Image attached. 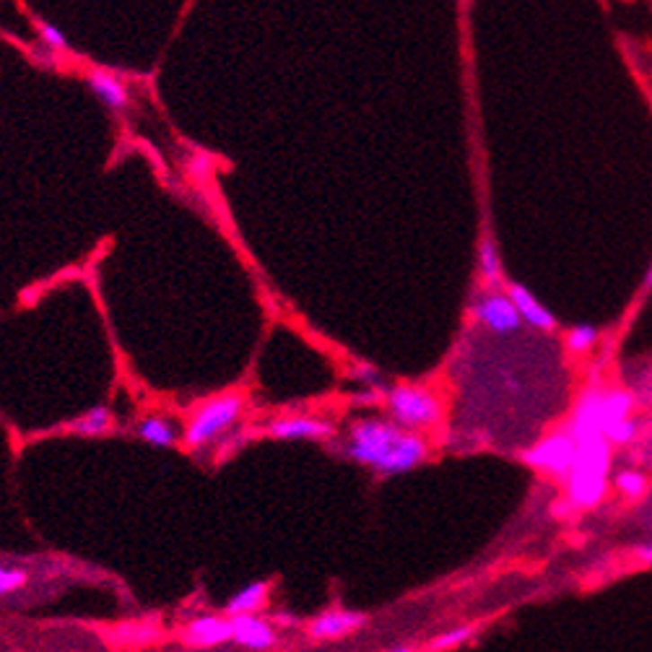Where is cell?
Masks as SVG:
<instances>
[{
  "instance_id": "7a4b0ae2",
  "label": "cell",
  "mask_w": 652,
  "mask_h": 652,
  "mask_svg": "<svg viewBox=\"0 0 652 652\" xmlns=\"http://www.w3.org/2000/svg\"><path fill=\"white\" fill-rule=\"evenodd\" d=\"M244 411H247V398L240 390H224L200 401L182 427V445L190 453H200L216 445L240 427Z\"/></svg>"
},
{
  "instance_id": "5bb4252c",
  "label": "cell",
  "mask_w": 652,
  "mask_h": 652,
  "mask_svg": "<svg viewBox=\"0 0 652 652\" xmlns=\"http://www.w3.org/2000/svg\"><path fill=\"white\" fill-rule=\"evenodd\" d=\"M118 429V416L110 406H94L89 411H84L81 416L71 419L66 424V432H71L75 436H84V439H92V436H107Z\"/></svg>"
},
{
  "instance_id": "cb8c5ba5",
  "label": "cell",
  "mask_w": 652,
  "mask_h": 652,
  "mask_svg": "<svg viewBox=\"0 0 652 652\" xmlns=\"http://www.w3.org/2000/svg\"><path fill=\"white\" fill-rule=\"evenodd\" d=\"M634 436H637V421H634V419H627V421L616 424V427L605 435V439H608V445L621 447V445H629Z\"/></svg>"
},
{
  "instance_id": "2e32d148",
  "label": "cell",
  "mask_w": 652,
  "mask_h": 652,
  "mask_svg": "<svg viewBox=\"0 0 652 652\" xmlns=\"http://www.w3.org/2000/svg\"><path fill=\"white\" fill-rule=\"evenodd\" d=\"M479 629H481L479 624H460V627L450 629V631H442L427 645V652L460 650V648H465L468 642H473L479 637Z\"/></svg>"
},
{
  "instance_id": "7402d4cb",
  "label": "cell",
  "mask_w": 652,
  "mask_h": 652,
  "mask_svg": "<svg viewBox=\"0 0 652 652\" xmlns=\"http://www.w3.org/2000/svg\"><path fill=\"white\" fill-rule=\"evenodd\" d=\"M115 637L125 645H148L156 637V627H151V624H122L115 631Z\"/></svg>"
},
{
  "instance_id": "277c9868",
  "label": "cell",
  "mask_w": 652,
  "mask_h": 652,
  "mask_svg": "<svg viewBox=\"0 0 652 652\" xmlns=\"http://www.w3.org/2000/svg\"><path fill=\"white\" fill-rule=\"evenodd\" d=\"M385 411L390 421L413 435H427L445 419V403L432 387L398 383L385 390Z\"/></svg>"
},
{
  "instance_id": "603a6c76",
  "label": "cell",
  "mask_w": 652,
  "mask_h": 652,
  "mask_svg": "<svg viewBox=\"0 0 652 652\" xmlns=\"http://www.w3.org/2000/svg\"><path fill=\"white\" fill-rule=\"evenodd\" d=\"M348 380L357 383L359 387H383V374H380L374 366H369V364H357V366L348 372ZM383 390H385V387H383Z\"/></svg>"
},
{
  "instance_id": "8992f818",
  "label": "cell",
  "mask_w": 652,
  "mask_h": 652,
  "mask_svg": "<svg viewBox=\"0 0 652 652\" xmlns=\"http://www.w3.org/2000/svg\"><path fill=\"white\" fill-rule=\"evenodd\" d=\"M263 435L278 442H328L336 436V424L314 413H284L266 421Z\"/></svg>"
},
{
  "instance_id": "30bf717a",
  "label": "cell",
  "mask_w": 652,
  "mask_h": 652,
  "mask_svg": "<svg viewBox=\"0 0 652 652\" xmlns=\"http://www.w3.org/2000/svg\"><path fill=\"white\" fill-rule=\"evenodd\" d=\"M84 81H86L94 99L99 104H104L110 112L125 115L130 110V86L118 73L107 71V68H89Z\"/></svg>"
},
{
  "instance_id": "484cf974",
  "label": "cell",
  "mask_w": 652,
  "mask_h": 652,
  "mask_svg": "<svg viewBox=\"0 0 652 652\" xmlns=\"http://www.w3.org/2000/svg\"><path fill=\"white\" fill-rule=\"evenodd\" d=\"M634 559H637L639 564H645V567H652V541L634 546Z\"/></svg>"
},
{
  "instance_id": "8fae6325",
  "label": "cell",
  "mask_w": 652,
  "mask_h": 652,
  "mask_svg": "<svg viewBox=\"0 0 652 652\" xmlns=\"http://www.w3.org/2000/svg\"><path fill=\"white\" fill-rule=\"evenodd\" d=\"M133 435L141 442L156 447V450H174L182 445V429L177 427V421L164 416V413H145L136 421Z\"/></svg>"
},
{
  "instance_id": "83f0119b",
  "label": "cell",
  "mask_w": 652,
  "mask_h": 652,
  "mask_svg": "<svg viewBox=\"0 0 652 652\" xmlns=\"http://www.w3.org/2000/svg\"><path fill=\"white\" fill-rule=\"evenodd\" d=\"M645 286H648V289H652V266L648 268V276H645Z\"/></svg>"
},
{
  "instance_id": "e0dca14e",
  "label": "cell",
  "mask_w": 652,
  "mask_h": 652,
  "mask_svg": "<svg viewBox=\"0 0 652 652\" xmlns=\"http://www.w3.org/2000/svg\"><path fill=\"white\" fill-rule=\"evenodd\" d=\"M479 270H481V278L497 289L502 281H505V270H502V255L497 250L494 240H483L479 244Z\"/></svg>"
},
{
  "instance_id": "9c48e42d",
  "label": "cell",
  "mask_w": 652,
  "mask_h": 652,
  "mask_svg": "<svg viewBox=\"0 0 652 652\" xmlns=\"http://www.w3.org/2000/svg\"><path fill=\"white\" fill-rule=\"evenodd\" d=\"M369 624V616L354 608H328L320 616H314L307 624V637L317 639V642H333V639H343L351 637L357 631H362Z\"/></svg>"
},
{
  "instance_id": "d4e9b609",
  "label": "cell",
  "mask_w": 652,
  "mask_h": 652,
  "mask_svg": "<svg viewBox=\"0 0 652 652\" xmlns=\"http://www.w3.org/2000/svg\"><path fill=\"white\" fill-rule=\"evenodd\" d=\"M354 406H383L385 403V390L383 387H362L359 392L351 395Z\"/></svg>"
},
{
  "instance_id": "44dd1931",
  "label": "cell",
  "mask_w": 652,
  "mask_h": 652,
  "mask_svg": "<svg viewBox=\"0 0 652 652\" xmlns=\"http://www.w3.org/2000/svg\"><path fill=\"white\" fill-rule=\"evenodd\" d=\"M26 580H29L26 569L13 567V564H3V561H0V598H3V595H13V593H19V590L26 585Z\"/></svg>"
},
{
  "instance_id": "3957f363",
  "label": "cell",
  "mask_w": 652,
  "mask_h": 652,
  "mask_svg": "<svg viewBox=\"0 0 652 652\" xmlns=\"http://www.w3.org/2000/svg\"><path fill=\"white\" fill-rule=\"evenodd\" d=\"M567 497L575 507H598L611 486V445L605 436L577 442V458L567 476Z\"/></svg>"
},
{
  "instance_id": "9a60e30c",
  "label": "cell",
  "mask_w": 652,
  "mask_h": 652,
  "mask_svg": "<svg viewBox=\"0 0 652 652\" xmlns=\"http://www.w3.org/2000/svg\"><path fill=\"white\" fill-rule=\"evenodd\" d=\"M268 598H270V585L268 582H250L240 587L226 605H224V613L226 616H258L260 611H266Z\"/></svg>"
},
{
  "instance_id": "ac0fdd59",
  "label": "cell",
  "mask_w": 652,
  "mask_h": 652,
  "mask_svg": "<svg viewBox=\"0 0 652 652\" xmlns=\"http://www.w3.org/2000/svg\"><path fill=\"white\" fill-rule=\"evenodd\" d=\"M613 489H616L621 497H627V499H639V497L648 494L650 481H648V476H645L642 471L627 468V471H619V473L613 476Z\"/></svg>"
},
{
  "instance_id": "4316f807",
  "label": "cell",
  "mask_w": 652,
  "mask_h": 652,
  "mask_svg": "<svg viewBox=\"0 0 652 652\" xmlns=\"http://www.w3.org/2000/svg\"><path fill=\"white\" fill-rule=\"evenodd\" d=\"M387 652H419V650L411 648V645H398V648H392V650H387Z\"/></svg>"
},
{
  "instance_id": "7c38bea8",
  "label": "cell",
  "mask_w": 652,
  "mask_h": 652,
  "mask_svg": "<svg viewBox=\"0 0 652 652\" xmlns=\"http://www.w3.org/2000/svg\"><path fill=\"white\" fill-rule=\"evenodd\" d=\"M234 639L240 648L252 652H266L270 650L276 642H278V634H276V627L263 619L260 613L258 616H234Z\"/></svg>"
},
{
  "instance_id": "6da1fadb",
  "label": "cell",
  "mask_w": 652,
  "mask_h": 652,
  "mask_svg": "<svg viewBox=\"0 0 652 652\" xmlns=\"http://www.w3.org/2000/svg\"><path fill=\"white\" fill-rule=\"evenodd\" d=\"M340 453L380 479H395L429 460V442L424 435L401 429L387 416H362L351 421Z\"/></svg>"
},
{
  "instance_id": "4fadbf2b",
  "label": "cell",
  "mask_w": 652,
  "mask_h": 652,
  "mask_svg": "<svg viewBox=\"0 0 652 652\" xmlns=\"http://www.w3.org/2000/svg\"><path fill=\"white\" fill-rule=\"evenodd\" d=\"M509 299L515 302L517 313L523 317V322H528L535 330H554L556 317L554 313L533 294L531 289H525L523 284H509L507 286Z\"/></svg>"
},
{
  "instance_id": "ffe728a7",
  "label": "cell",
  "mask_w": 652,
  "mask_h": 652,
  "mask_svg": "<svg viewBox=\"0 0 652 652\" xmlns=\"http://www.w3.org/2000/svg\"><path fill=\"white\" fill-rule=\"evenodd\" d=\"M595 343H598V330L593 325H575L564 336V346L572 354H587Z\"/></svg>"
},
{
  "instance_id": "d6986e66",
  "label": "cell",
  "mask_w": 652,
  "mask_h": 652,
  "mask_svg": "<svg viewBox=\"0 0 652 652\" xmlns=\"http://www.w3.org/2000/svg\"><path fill=\"white\" fill-rule=\"evenodd\" d=\"M31 24L37 29V37L42 42V49H48L49 55H66V52H71V42L66 40L63 29H57L52 22H45V19H31Z\"/></svg>"
},
{
  "instance_id": "52a82bcc",
  "label": "cell",
  "mask_w": 652,
  "mask_h": 652,
  "mask_svg": "<svg viewBox=\"0 0 652 652\" xmlns=\"http://www.w3.org/2000/svg\"><path fill=\"white\" fill-rule=\"evenodd\" d=\"M473 317L497 336H509L523 325V317L517 313L515 302L509 299L507 291L499 289L483 291L473 304Z\"/></svg>"
},
{
  "instance_id": "5b68a950",
  "label": "cell",
  "mask_w": 652,
  "mask_h": 652,
  "mask_svg": "<svg viewBox=\"0 0 652 652\" xmlns=\"http://www.w3.org/2000/svg\"><path fill=\"white\" fill-rule=\"evenodd\" d=\"M575 458H577V442L572 439L567 429L541 436L533 447L523 453V463L528 468L543 473V476L559 479V481H567V476L575 465Z\"/></svg>"
},
{
  "instance_id": "ba28073f",
  "label": "cell",
  "mask_w": 652,
  "mask_h": 652,
  "mask_svg": "<svg viewBox=\"0 0 652 652\" xmlns=\"http://www.w3.org/2000/svg\"><path fill=\"white\" fill-rule=\"evenodd\" d=\"M180 639L190 650H214L234 639V621L232 616H198L180 629Z\"/></svg>"
}]
</instances>
